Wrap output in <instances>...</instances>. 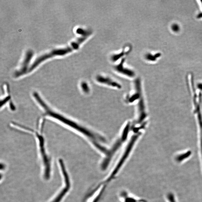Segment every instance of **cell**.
Segmentation results:
<instances>
[{"label": "cell", "mask_w": 202, "mask_h": 202, "mask_svg": "<svg viewBox=\"0 0 202 202\" xmlns=\"http://www.w3.org/2000/svg\"><path fill=\"white\" fill-rule=\"evenodd\" d=\"M89 36H81L75 41L73 42L69 46L65 48L56 49L47 54L43 55L36 58L29 68L28 73L31 72L41 63L48 59L57 56H63L71 52L73 50H78L81 44L89 37Z\"/></svg>", "instance_id": "cell-1"}, {"label": "cell", "mask_w": 202, "mask_h": 202, "mask_svg": "<svg viewBox=\"0 0 202 202\" xmlns=\"http://www.w3.org/2000/svg\"><path fill=\"white\" fill-rule=\"evenodd\" d=\"M26 130L27 131L31 132L33 133L35 137L36 140L37 141L39 149L42 158L43 159V163L44 164L45 169V176L46 178H48L50 177V164L48 157L46 153L45 146V140L44 137L41 134L37 131L26 128Z\"/></svg>", "instance_id": "cell-2"}, {"label": "cell", "mask_w": 202, "mask_h": 202, "mask_svg": "<svg viewBox=\"0 0 202 202\" xmlns=\"http://www.w3.org/2000/svg\"><path fill=\"white\" fill-rule=\"evenodd\" d=\"M33 55V51L32 50H28L27 52L26 55H25L24 60L22 62V66L19 70H18L15 71L14 74V76L15 78H19L22 76L25 75L27 74L28 70V66L30 61L31 60L32 57Z\"/></svg>", "instance_id": "cell-3"}, {"label": "cell", "mask_w": 202, "mask_h": 202, "mask_svg": "<svg viewBox=\"0 0 202 202\" xmlns=\"http://www.w3.org/2000/svg\"><path fill=\"white\" fill-rule=\"evenodd\" d=\"M125 59H122L120 63L114 67V69L116 71L120 74L127 76L133 77L135 75V73L132 70L124 67V64Z\"/></svg>", "instance_id": "cell-4"}, {"label": "cell", "mask_w": 202, "mask_h": 202, "mask_svg": "<svg viewBox=\"0 0 202 202\" xmlns=\"http://www.w3.org/2000/svg\"><path fill=\"white\" fill-rule=\"evenodd\" d=\"M120 202H146L145 201L130 194L125 191H123L120 195Z\"/></svg>", "instance_id": "cell-5"}, {"label": "cell", "mask_w": 202, "mask_h": 202, "mask_svg": "<svg viewBox=\"0 0 202 202\" xmlns=\"http://www.w3.org/2000/svg\"><path fill=\"white\" fill-rule=\"evenodd\" d=\"M97 80L100 83L102 84H107L113 87H116L118 88L121 87L120 85L117 82L113 81V80L111 79L108 77L102 76L101 75H98L96 77Z\"/></svg>", "instance_id": "cell-6"}, {"label": "cell", "mask_w": 202, "mask_h": 202, "mask_svg": "<svg viewBox=\"0 0 202 202\" xmlns=\"http://www.w3.org/2000/svg\"><path fill=\"white\" fill-rule=\"evenodd\" d=\"M129 51H125V50H123L121 53H119V54H113L112 55L111 58V59L112 61L115 62L117 60H118L119 59L121 58L123 56L125 55L126 54H128Z\"/></svg>", "instance_id": "cell-7"}, {"label": "cell", "mask_w": 202, "mask_h": 202, "mask_svg": "<svg viewBox=\"0 0 202 202\" xmlns=\"http://www.w3.org/2000/svg\"><path fill=\"white\" fill-rule=\"evenodd\" d=\"M77 33L81 36H90L92 34V31L90 30H87L81 28H78L76 31Z\"/></svg>", "instance_id": "cell-8"}, {"label": "cell", "mask_w": 202, "mask_h": 202, "mask_svg": "<svg viewBox=\"0 0 202 202\" xmlns=\"http://www.w3.org/2000/svg\"><path fill=\"white\" fill-rule=\"evenodd\" d=\"M159 54H156L155 55H153L149 53L146 55L145 56V58L147 60H149L150 61H155L157 57H159Z\"/></svg>", "instance_id": "cell-9"}, {"label": "cell", "mask_w": 202, "mask_h": 202, "mask_svg": "<svg viewBox=\"0 0 202 202\" xmlns=\"http://www.w3.org/2000/svg\"><path fill=\"white\" fill-rule=\"evenodd\" d=\"M81 87L83 90L85 92H87L89 91L87 84L85 82H83L81 84Z\"/></svg>", "instance_id": "cell-10"}, {"label": "cell", "mask_w": 202, "mask_h": 202, "mask_svg": "<svg viewBox=\"0 0 202 202\" xmlns=\"http://www.w3.org/2000/svg\"><path fill=\"white\" fill-rule=\"evenodd\" d=\"M168 198L169 199L170 202H175V198L173 195L172 194H168Z\"/></svg>", "instance_id": "cell-11"}]
</instances>
